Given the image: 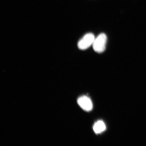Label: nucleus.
Returning a JSON list of instances; mask_svg holds the SVG:
<instances>
[{
    "instance_id": "obj_1",
    "label": "nucleus",
    "mask_w": 146,
    "mask_h": 146,
    "mask_svg": "<svg viewBox=\"0 0 146 146\" xmlns=\"http://www.w3.org/2000/svg\"><path fill=\"white\" fill-rule=\"evenodd\" d=\"M107 41V36L104 33H101L95 38L93 47L96 52L100 53L105 51Z\"/></svg>"
},
{
    "instance_id": "obj_2",
    "label": "nucleus",
    "mask_w": 146,
    "mask_h": 146,
    "mask_svg": "<svg viewBox=\"0 0 146 146\" xmlns=\"http://www.w3.org/2000/svg\"><path fill=\"white\" fill-rule=\"evenodd\" d=\"M95 39V37L92 33H89L86 34L78 41V48L81 50H86L93 45Z\"/></svg>"
},
{
    "instance_id": "obj_3",
    "label": "nucleus",
    "mask_w": 146,
    "mask_h": 146,
    "mask_svg": "<svg viewBox=\"0 0 146 146\" xmlns=\"http://www.w3.org/2000/svg\"><path fill=\"white\" fill-rule=\"evenodd\" d=\"M78 105L84 110L89 111L93 108L92 101L88 97L83 96L80 97L77 100Z\"/></svg>"
},
{
    "instance_id": "obj_4",
    "label": "nucleus",
    "mask_w": 146,
    "mask_h": 146,
    "mask_svg": "<svg viewBox=\"0 0 146 146\" xmlns=\"http://www.w3.org/2000/svg\"><path fill=\"white\" fill-rule=\"evenodd\" d=\"M93 129L95 133L98 134L105 131L106 129V126L103 121L99 120L94 124Z\"/></svg>"
}]
</instances>
